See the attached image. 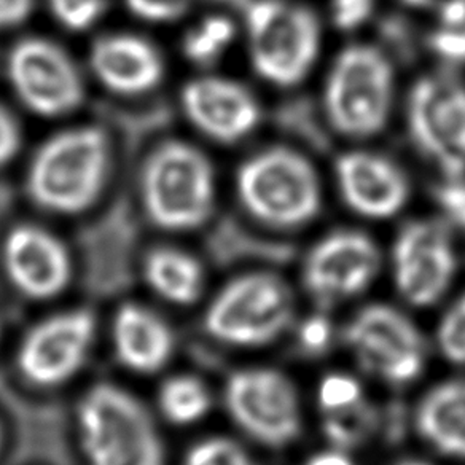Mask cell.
<instances>
[{"label":"cell","mask_w":465,"mask_h":465,"mask_svg":"<svg viewBox=\"0 0 465 465\" xmlns=\"http://www.w3.org/2000/svg\"><path fill=\"white\" fill-rule=\"evenodd\" d=\"M90 63L104 86L126 96L153 90L164 75V63L155 46L126 34L97 39L91 48Z\"/></svg>","instance_id":"ac0fdd59"},{"label":"cell","mask_w":465,"mask_h":465,"mask_svg":"<svg viewBox=\"0 0 465 465\" xmlns=\"http://www.w3.org/2000/svg\"><path fill=\"white\" fill-rule=\"evenodd\" d=\"M435 10L439 26L458 27L465 25V0H443Z\"/></svg>","instance_id":"60d3db41"},{"label":"cell","mask_w":465,"mask_h":465,"mask_svg":"<svg viewBox=\"0 0 465 465\" xmlns=\"http://www.w3.org/2000/svg\"><path fill=\"white\" fill-rule=\"evenodd\" d=\"M143 279L158 297L187 306L200 298L204 272L193 255L175 247H155L143 259Z\"/></svg>","instance_id":"603a6c76"},{"label":"cell","mask_w":465,"mask_h":465,"mask_svg":"<svg viewBox=\"0 0 465 465\" xmlns=\"http://www.w3.org/2000/svg\"><path fill=\"white\" fill-rule=\"evenodd\" d=\"M376 0H331V21L340 31H356L375 14Z\"/></svg>","instance_id":"d590c367"},{"label":"cell","mask_w":465,"mask_h":465,"mask_svg":"<svg viewBox=\"0 0 465 465\" xmlns=\"http://www.w3.org/2000/svg\"><path fill=\"white\" fill-rule=\"evenodd\" d=\"M392 266L395 285L408 303H435L451 284L458 266L450 226L424 219L407 223L395 238Z\"/></svg>","instance_id":"4fadbf2b"},{"label":"cell","mask_w":465,"mask_h":465,"mask_svg":"<svg viewBox=\"0 0 465 465\" xmlns=\"http://www.w3.org/2000/svg\"><path fill=\"white\" fill-rule=\"evenodd\" d=\"M344 341L365 371L403 386L424 369L426 344L405 314L388 304H369L344 329Z\"/></svg>","instance_id":"30bf717a"},{"label":"cell","mask_w":465,"mask_h":465,"mask_svg":"<svg viewBox=\"0 0 465 465\" xmlns=\"http://www.w3.org/2000/svg\"><path fill=\"white\" fill-rule=\"evenodd\" d=\"M59 23L72 31L93 26L105 10V0H48Z\"/></svg>","instance_id":"1f68e13d"},{"label":"cell","mask_w":465,"mask_h":465,"mask_svg":"<svg viewBox=\"0 0 465 465\" xmlns=\"http://www.w3.org/2000/svg\"><path fill=\"white\" fill-rule=\"evenodd\" d=\"M293 297L272 270L241 274L213 297L204 312V330L213 340L240 348L278 340L293 321Z\"/></svg>","instance_id":"52a82bcc"},{"label":"cell","mask_w":465,"mask_h":465,"mask_svg":"<svg viewBox=\"0 0 465 465\" xmlns=\"http://www.w3.org/2000/svg\"><path fill=\"white\" fill-rule=\"evenodd\" d=\"M206 246L209 255L222 266H262L270 270L289 265L297 255L291 242L251 228L232 213L213 220L207 230Z\"/></svg>","instance_id":"ffe728a7"},{"label":"cell","mask_w":465,"mask_h":465,"mask_svg":"<svg viewBox=\"0 0 465 465\" xmlns=\"http://www.w3.org/2000/svg\"><path fill=\"white\" fill-rule=\"evenodd\" d=\"M193 0H126L131 14L152 23H173L187 14Z\"/></svg>","instance_id":"e575fe53"},{"label":"cell","mask_w":465,"mask_h":465,"mask_svg":"<svg viewBox=\"0 0 465 465\" xmlns=\"http://www.w3.org/2000/svg\"><path fill=\"white\" fill-rule=\"evenodd\" d=\"M96 338V317L88 310L63 311L35 323L21 340L16 365L39 388L71 381L88 361Z\"/></svg>","instance_id":"8fae6325"},{"label":"cell","mask_w":465,"mask_h":465,"mask_svg":"<svg viewBox=\"0 0 465 465\" xmlns=\"http://www.w3.org/2000/svg\"><path fill=\"white\" fill-rule=\"evenodd\" d=\"M200 27L211 39L215 40L223 48H228V45L234 39V35H236L234 23L230 18L222 16V15L207 16V18L201 21Z\"/></svg>","instance_id":"f35d334b"},{"label":"cell","mask_w":465,"mask_h":465,"mask_svg":"<svg viewBox=\"0 0 465 465\" xmlns=\"http://www.w3.org/2000/svg\"><path fill=\"white\" fill-rule=\"evenodd\" d=\"M182 50L193 64L201 67H211L215 64L226 48L219 45L215 40L211 39L200 26L188 31Z\"/></svg>","instance_id":"8d00e7d4"},{"label":"cell","mask_w":465,"mask_h":465,"mask_svg":"<svg viewBox=\"0 0 465 465\" xmlns=\"http://www.w3.org/2000/svg\"><path fill=\"white\" fill-rule=\"evenodd\" d=\"M7 71L21 103L39 115H64L84 103L77 65L50 40L31 37L18 42L8 54Z\"/></svg>","instance_id":"7c38bea8"},{"label":"cell","mask_w":465,"mask_h":465,"mask_svg":"<svg viewBox=\"0 0 465 465\" xmlns=\"http://www.w3.org/2000/svg\"><path fill=\"white\" fill-rule=\"evenodd\" d=\"M405 5L411 8H435L439 7L443 0H401Z\"/></svg>","instance_id":"ee69618b"},{"label":"cell","mask_w":465,"mask_h":465,"mask_svg":"<svg viewBox=\"0 0 465 465\" xmlns=\"http://www.w3.org/2000/svg\"><path fill=\"white\" fill-rule=\"evenodd\" d=\"M236 193L251 219L276 232L311 223L322 209V185L308 155L272 145L247 156L236 173Z\"/></svg>","instance_id":"6da1fadb"},{"label":"cell","mask_w":465,"mask_h":465,"mask_svg":"<svg viewBox=\"0 0 465 465\" xmlns=\"http://www.w3.org/2000/svg\"><path fill=\"white\" fill-rule=\"evenodd\" d=\"M308 465H354L344 454L338 451L321 452L310 459Z\"/></svg>","instance_id":"7bdbcfd3"},{"label":"cell","mask_w":465,"mask_h":465,"mask_svg":"<svg viewBox=\"0 0 465 465\" xmlns=\"http://www.w3.org/2000/svg\"><path fill=\"white\" fill-rule=\"evenodd\" d=\"M362 401L361 384L348 375H330L321 382L319 403L325 413L351 407Z\"/></svg>","instance_id":"d6a6232c"},{"label":"cell","mask_w":465,"mask_h":465,"mask_svg":"<svg viewBox=\"0 0 465 465\" xmlns=\"http://www.w3.org/2000/svg\"><path fill=\"white\" fill-rule=\"evenodd\" d=\"M430 193L446 225L465 232V175L441 177Z\"/></svg>","instance_id":"f1b7e54d"},{"label":"cell","mask_w":465,"mask_h":465,"mask_svg":"<svg viewBox=\"0 0 465 465\" xmlns=\"http://www.w3.org/2000/svg\"><path fill=\"white\" fill-rule=\"evenodd\" d=\"M394 94V61L378 45L354 44L330 67L321 103L335 134L369 139L386 128Z\"/></svg>","instance_id":"5b68a950"},{"label":"cell","mask_w":465,"mask_h":465,"mask_svg":"<svg viewBox=\"0 0 465 465\" xmlns=\"http://www.w3.org/2000/svg\"><path fill=\"white\" fill-rule=\"evenodd\" d=\"M395 465H429L426 462H420V460H401L399 464Z\"/></svg>","instance_id":"bcb514c9"},{"label":"cell","mask_w":465,"mask_h":465,"mask_svg":"<svg viewBox=\"0 0 465 465\" xmlns=\"http://www.w3.org/2000/svg\"><path fill=\"white\" fill-rule=\"evenodd\" d=\"M0 331H2V329H0Z\"/></svg>","instance_id":"c3c4849f"},{"label":"cell","mask_w":465,"mask_h":465,"mask_svg":"<svg viewBox=\"0 0 465 465\" xmlns=\"http://www.w3.org/2000/svg\"><path fill=\"white\" fill-rule=\"evenodd\" d=\"M414 147L443 177L465 175V84L450 74L420 78L407 99Z\"/></svg>","instance_id":"ba28073f"},{"label":"cell","mask_w":465,"mask_h":465,"mask_svg":"<svg viewBox=\"0 0 465 465\" xmlns=\"http://www.w3.org/2000/svg\"><path fill=\"white\" fill-rule=\"evenodd\" d=\"M416 429L433 450L465 459V380L433 388L416 410Z\"/></svg>","instance_id":"7402d4cb"},{"label":"cell","mask_w":465,"mask_h":465,"mask_svg":"<svg viewBox=\"0 0 465 465\" xmlns=\"http://www.w3.org/2000/svg\"><path fill=\"white\" fill-rule=\"evenodd\" d=\"M15 193L14 188L7 182L0 181V223L14 213Z\"/></svg>","instance_id":"b9f144b4"},{"label":"cell","mask_w":465,"mask_h":465,"mask_svg":"<svg viewBox=\"0 0 465 465\" xmlns=\"http://www.w3.org/2000/svg\"><path fill=\"white\" fill-rule=\"evenodd\" d=\"M20 126L14 115L0 105V166L14 160L20 150Z\"/></svg>","instance_id":"74e56055"},{"label":"cell","mask_w":465,"mask_h":465,"mask_svg":"<svg viewBox=\"0 0 465 465\" xmlns=\"http://www.w3.org/2000/svg\"><path fill=\"white\" fill-rule=\"evenodd\" d=\"M84 465H164V448L143 401L112 382L91 386L75 410Z\"/></svg>","instance_id":"3957f363"},{"label":"cell","mask_w":465,"mask_h":465,"mask_svg":"<svg viewBox=\"0 0 465 465\" xmlns=\"http://www.w3.org/2000/svg\"><path fill=\"white\" fill-rule=\"evenodd\" d=\"M183 465H257L240 445L228 439L201 440L188 450Z\"/></svg>","instance_id":"83f0119b"},{"label":"cell","mask_w":465,"mask_h":465,"mask_svg":"<svg viewBox=\"0 0 465 465\" xmlns=\"http://www.w3.org/2000/svg\"><path fill=\"white\" fill-rule=\"evenodd\" d=\"M274 130L291 145L317 155L329 153L333 147V130L322 103L308 94H292L279 101L272 112Z\"/></svg>","instance_id":"cb8c5ba5"},{"label":"cell","mask_w":465,"mask_h":465,"mask_svg":"<svg viewBox=\"0 0 465 465\" xmlns=\"http://www.w3.org/2000/svg\"><path fill=\"white\" fill-rule=\"evenodd\" d=\"M96 118L112 141L118 139L124 155L134 156L171 128L174 110L163 97L133 103L107 101L97 104Z\"/></svg>","instance_id":"44dd1931"},{"label":"cell","mask_w":465,"mask_h":465,"mask_svg":"<svg viewBox=\"0 0 465 465\" xmlns=\"http://www.w3.org/2000/svg\"><path fill=\"white\" fill-rule=\"evenodd\" d=\"M2 255L10 284L29 300H52L71 284V253L63 241L42 226H15L8 232Z\"/></svg>","instance_id":"9a60e30c"},{"label":"cell","mask_w":465,"mask_h":465,"mask_svg":"<svg viewBox=\"0 0 465 465\" xmlns=\"http://www.w3.org/2000/svg\"><path fill=\"white\" fill-rule=\"evenodd\" d=\"M381 424L382 418L376 407L361 401L327 413L323 420V435L338 450H352L362 446Z\"/></svg>","instance_id":"484cf974"},{"label":"cell","mask_w":465,"mask_h":465,"mask_svg":"<svg viewBox=\"0 0 465 465\" xmlns=\"http://www.w3.org/2000/svg\"><path fill=\"white\" fill-rule=\"evenodd\" d=\"M217 2H223V4H228V5H232V7H236L238 10H241L242 5L246 4L247 0H217Z\"/></svg>","instance_id":"f6af8a7d"},{"label":"cell","mask_w":465,"mask_h":465,"mask_svg":"<svg viewBox=\"0 0 465 465\" xmlns=\"http://www.w3.org/2000/svg\"><path fill=\"white\" fill-rule=\"evenodd\" d=\"M437 341L445 359L465 365V293L446 311L439 325Z\"/></svg>","instance_id":"f546056e"},{"label":"cell","mask_w":465,"mask_h":465,"mask_svg":"<svg viewBox=\"0 0 465 465\" xmlns=\"http://www.w3.org/2000/svg\"><path fill=\"white\" fill-rule=\"evenodd\" d=\"M141 201L150 222L166 232L206 225L215 206L213 163L192 143H156L141 169Z\"/></svg>","instance_id":"277c9868"},{"label":"cell","mask_w":465,"mask_h":465,"mask_svg":"<svg viewBox=\"0 0 465 465\" xmlns=\"http://www.w3.org/2000/svg\"><path fill=\"white\" fill-rule=\"evenodd\" d=\"M2 446H4V427H2V422H0V451H2Z\"/></svg>","instance_id":"7dc6e473"},{"label":"cell","mask_w":465,"mask_h":465,"mask_svg":"<svg viewBox=\"0 0 465 465\" xmlns=\"http://www.w3.org/2000/svg\"><path fill=\"white\" fill-rule=\"evenodd\" d=\"M174 333L155 311L139 303H124L112 321V346L118 362L152 375L168 365L174 352Z\"/></svg>","instance_id":"d6986e66"},{"label":"cell","mask_w":465,"mask_h":465,"mask_svg":"<svg viewBox=\"0 0 465 465\" xmlns=\"http://www.w3.org/2000/svg\"><path fill=\"white\" fill-rule=\"evenodd\" d=\"M34 0H0V29L21 25L33 14Z\"/></svg>","instance_id":"ab89813d"},{"label":"cell","mask_w":465,"mask_h":465,"mask_svg":"<svg viewBox=\"0 0 465 465\" xmlns=\"http://www.w3.org/2000/svg\"><path fill=\"white\" fill-rule=\"evenodd\" d=\"M114 143L101 124L52 137L34 156L27 173L31 200L48 213H84L103 193Z\"/></svg>","instance_id":"7a4b0ae2"},{"label":"cell","mask_w":465,"mask_h":465,"mask_svg":"<svg viewBox=\"0 0 465 465\" xmlns=\"http://www.w3.org/2000/svg\"><path fill=\"white\" fill-rule=\"evenodd\" d=\"M181 101L194 128L223 145L251 136L263 115L252 91L232 78H194L183 86Z\"/></svg>","instance_id":"2e32d148"},{"label":"cell","mask_w":465,"mask_h":465,"mask_svg":"<svg viewBox=\"0 0 465 465\" xmlns=\"http://www.w3.org/2000/svg\"><path fill=\"white\" fill-rule=\"evenodd\" d=\"M158 408L171 424L192 426L211 410V392L196 376H171L160 388Z\"/></svg>","instance_id":"d4e9b609"},{"label":"cell","mask_w":465,"mask_h":465,"mask_svg":"<svg viewBox=\"0 0 465 465\" xmlns=\"http://www.w3.org/2000/svg\"><path fill=\"white\" fill-rule=\"evenodd\" d=\"M226 411L244 432L268 448H285L302 433V407L293 382L278 370L234 371L225 386Z\"/></svg>","instance_id":"9c48e42d"},{"label":"cell","mask_w":465,"mask_h":465,"mask_svg":"<svg viewBox=\"0 0 465 465\" xmlns=\"http://www.w3.org/2000/svg\"><path fill=\"white\" fill-rule=\"evenodd\" d=\"M378 46L395 63L410 64L420 53V37L405 15H384L376 26Z\"/></svg>","instance_id":"4316f807"},{"label":"cell","mask_w":465,"mask_h":465,"mask_svg":"<svg viewBox=\"0 0 465 465\" xmlns=\"http://www.w3.org/2000/svg\"><path fill=\"white\" fill-rule=\"evenodd\" d=\"M335 181L344 204L371 220L394 217L411 193L405 171L388 156L370 150H349L335 162Z\"/></svg>","instance_id":"e0dca14e"},{"label":"cell","mask_w":465,"mask_h":465,"mask_svg":"<svg viewBox=\"0 0 465 465\" xmlns=\"http://www.w3.org/2000/svg\"><path fill=\"white\" fill-rule=\"evenodd\" d=\"M333 327L327 316L314 314L304 319L297 331L300 352L308 357L322 356L331 344Z\"/></svg>","instance_id":"836d02e7"},{"label":"cell","mask_w":465,"mask_h":465,"mask_svg":"<svg viewBox=\"0 0 465 465\" xmlns=\"http://www.w3.org/2000/svg\"><path fill=\"white\" fill-rule=\"evenodd\" d=\"M240 12L257 75L279 88L302 84L321 52L322 31L316 14L292 0H247Z\"/></svg>","instance_id":"8992f818"},{"label":"cell","mask_w":465,"mask_h":465,"mask_svg":"<svg viewBox=\"0 0 465 465\" xmlns=\"http://www.w3.org/2000/svg\"><path fill=\"white\" fill-rule=\"evenodd\" d=\"M424 45L440 63L450 67H462L465 65V25L435 27L424 39Z\"/></svg>","instance_id":"4dcf8cb0"},{"label":"cell","mask_w":465,"mask_h":465,"mask_svg":"<svg viewBox=\"0 0 465 465\" xmlns=\"http://www.w3.org/2000/svg\"><path fill=\"white\" fill-rule=\"evenodd\" d=\"M381 253L369 234L336 230L304 257L302 279L317 303L331 304L362 293L380 272Z\"/></svg>","instance_id":"5bb4252c"}]
</instances>
